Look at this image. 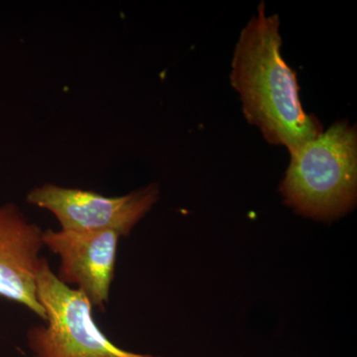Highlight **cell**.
Returning a JSON list of instances; mask_svg holds the SVG:
<instances>
[{
  "label": "cell",
  "mask_w": 357,
  "mask_h": 357,
  "mask_svg": "<svg viewBox=\"0 0 357 357\" xmlns=\"http://www.w3.org/2000/svg\"><path fill=\"white\" fill-rule=\"evenodd\" d=\"M278 15H266L264 2L241 31L234 49L230 82L241 95L244 116L265 140L292 154L318 137L323 126L303 109L296 73L281 55Z\"/></svg>",
  "instance_id": "1"
},
{
  "label": "cell",
  "mask_w": 357,
  "mask_h": 357,
  "mask_svg": "<svg viewBox=\"0 0 357 357\" xmlns=\"http://www.w3.org/2000/svg\"><path fill=\"white\" fill-rule=\"evenodd\" d=\"M280 191L300 215L333 220L351 211L357 197V132L347 121L333 124L290 154Z\"/></svg>",
  "instance_id": "2"
},
{
  "label": "cell",
  "mask_w": 357,
  "mask_h": 357,
  "mask_svg": "<svg viewBox=\"0 0 357 357\" xmlns=\"http://www.w3.org/2000/svg\"><path fill=\"white\" fill-rule=\"evenodd\" d=\"M36 286L46 321L27 331L33 357H161L134 354L110 342L96 326L88 298L59 280L45 257Z\"/></svg>",
  "instance_id": "3"
},
{
  "label": "cell",
  "mask_w": 357,
  "mask_h": 357,
  "mask_svg": "<svg viewBox=\"0 0 357 357\" xmlns=\"http://www.w3.org/2000/svg\"><path fill=\"white\" fill-rule=\"evenodd\" d=\"M155 184L121 197H107L98 192L45 184L33 188L26 199L32 206L51 211L62 230L100 231L114 230L121 237L151 211L159 199Z\"/></svg>",
  "instance_id": "4"
},
{
  "label": "cell",
  "mask_w": 357,
  "mask_h": 357,
  "mask_svg": "<svg viewBox=\"0 0 357 357\" xmlns=\"http://www.w3.org/2000/svg\"><path fill=\"white\" fill-rule=\"evenodd\" d=\"M121 238L114 230L47 229L42 236L43 245L60 258L59 280L69 287L76 286L93 307L102 310L109 301Z\"/></svg>",
  "instance_id": "5"
},
{
  "label": "cell",
  "mask_w": 357,
  "mask_h": 357,
  "mask_svg": "<svg viewBox=\"0 0 357 357\" xmlns=\"http://www.w3.org/2000/svg\"><path fill=\"white\" fill-rule=\"evenodd\" d=\"M43 231L16 204L0 206V297L22 305L45 321L36 286Z\"/></svg>",
  "instance_id": "6"
}]
</instances>
